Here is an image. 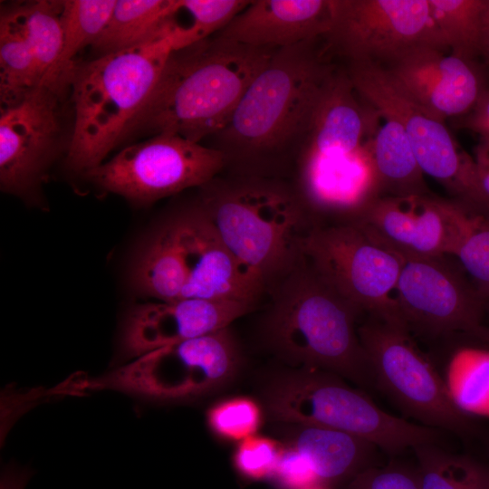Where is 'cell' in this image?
Listing matches in <instances>:
<instances>
[{"label":"cell","instance_id":"obj_1","mask_svg":"<svg viewBox=\"0 0 489 489\" xmlns=\"http://www.w3.org/2000/svg\"><path fill=\"white\" fill-rule=\"evenodd\" d=\"M336 69L321 37L277 49L226 125L210 137L208 147L222 153L225 170L290 179L315 108Z\"/></svg>","mask_w":489,"mask_h":489},{"label":"cell","instance_id":"obj_2","mask_svg":"<svg viewBox=\"0 0 489 489\" xmlns=\"http://www.w3.org/2000/svg\"><path fill=\"white\" fill-rule=\"evenodd\" d=\"M276 50L216 34L172 50L129 137L170 133L198 143L212 137Z\"/></svg>","mask_w":489,"mask_h":489},{"label":"cell","instance_id":"obj_3","mask_svg":"<svg viewBox=\"0 0 489 489\" xmlns=\"http://www.w3.org/2000/svg\"><path fill=\"white\" fill-rule=\"evenodd\" d=\"M197 201L264 294L305 258L320 225L286 178L221 173L199 187Z\"/></svg>","mask_w":489,"mask_h":489},{"label":"cell","instance_id":"obj_4","mask_svg":"<svg viewBox=\"0 0 489 489\" xmlns=\"http://www.w3.org/2000/svg\"><path fill=\"white\" fill-rule=\"evenodd\" d=\"M176 49L168 18L133 47L72 65L67 79L73 108L67 162L84 173L103 163L124 141Z\"/></svg>","mask_w":489,"mask_h":489},{"label":"cell","instance_id":"obj_5","mask_svg":"<svg viewBox=\"0 0 489 489\" xmlns=\"http://www.w3.org/2000/svg\"><path fill=\"white\" fill-rule=\"evenodd\" d=\"M267 294L271 301L263 332L275 352L305 369L377 389L356 327L363 312L331 287L306 257Z\"/></svg>","mask_w":489,"mask_h":489},{"label":"cell","instance_id":"obj_6","mask_svg":"<svg viewBox=\"0 0 489 489\" xmlns=\"http://www.w3.org/2000/svg\"><path fill=\"white\" fill-rule=\"evenodd\" d=\"M264 398L273 419L342 431L390 455L440 440V430L385 412L364 392L321 369L281 377Z\"/></svg>","mask_w":489,"mask_h":489},{"label":"cell","instance_id":"obj_7","mask_svg":"<svg viewBox=\"0 0 489 489\" xmlns=\"http://www.w3.org/2000/svg\"><path fill=\"white\" fill-rule=\"evenodd\" d=\"M345 70L359 96L381 118L402 127L424 175L438 181L452 198L489 217V197L480 187L474 158L455 141L446 121L418 105L384 67L350 62Z\"/></svg>","mask_w":489,"mask_h":489},{"label":"cell","instance_id":"obj_8","mask_svg":"<svg viewBox=\"0 0 489 489\" xmlns=\"http://www.w3.org/2000/svg\"><path fill=\"white\" fill-rule=\"evenodd\" d=\"M239 360L236 341L226 327L146 353L83 385L86 389H111L146 401L188 400L228 381Z\"/></svg>","mask_w":489,"mask_h":489},{"label":"cell","instance_id":"obj_9","mask_svg":"<svg viewBox=\"0 0 489 489\" xmlns=\"http://www.w3.org/2000/svg\"><path fill=\"white\" fill-rule=\"evenodd\" d=\"M368 316L358 332L377 389L423 426L469 434L471 417L454 404L444 378L414 343L408 329Z\"/></svg>","mask_w":489,"mask_h":489},{"label":"cell","instance_id":"obj_10","mask_svg":"<svg viewBox=\"0 0 489 489\" xmlns=\"http://www.w3.org/2000/svg\"><path fill=\"white\" fill-rule=\"evenodd\" d=\"M330 8L321 38L331 56L346 63L386 67L420 47L448 51L428 0H330Z\"/></svg>","mask_w":489,"mask_h":489},{"label":"cell","instance_id":"obj_11","mask_svg":"<svg viewBox=\"0 0 489 489\" xmlns=\"http://www.w3.org/2000/svg\"><path fill=\"white\" fill-rule=\"evenodd\" d=\"M304 254L313 269L362 312L408 329L394 300L401 256L350 223L315 226L306 239Z\"/></svg>","mask_w":489,"mask_h":489},{"label":"cell","instance_id":"obj_12","mask_svg":"<svg viewBox=\"0 0 489 489\" xmlns=\"http://www.w3.org/2000/svg\"><path fill=\"white\" fill-rule=\"evenodd\" d=\"M225 170L222 153L178 135L160 133L130 144L85 173L94 184L138 204L211 181Z\"/></svg>","mask_w":489,"mask_h":489},{"label":"cell","instance_id":"obj_13","mask_svg":"<svg viewBox=\"0 0 489 489\" xmlns=\"http://www.w3.org/2000/svg\"><path fill=\"white\" fill-rule=\"evenodd\" d=\"M449 256L403 258L394 300L408 329L430 335L465 332L489 343L486 303Z\"/></svg>","mask_w":489,"mask_h":489},{"label":"cell","instance_id":"obj_14","mask_svg":"<svg viewBox=\"0 0 489 489\" xmlns=\"http://www.w3.org/2000/svg\"><path fill=\"white\" fill-rule=\"evenodd\" d=\"M475 215L432 193L378 197L350 224L402 258L454 257Z\"/></svg>","mask_w":489,"mask_h":489},{"label":"cell","instance_id":"obj_15","mask_svg":"<svg viewBox=\"0 0 489 489\" xmlns=\"http://www.w3.org/2000/svg\"><path fill=\"white\" fill-rule=\"evenodd\" d=\"M64 91L43 85L0 106V186L24 194L34 187L64 141L60 100Z\"/></svg>","mask_w":489,"mask_h":489},{"label":"cell","instance_id":"obj_16","mask_svg":"<svg viewBox=\"0 0 489 489\" xmlns=\"http://www.w3.org/2000/svg\"><path fill=\"white\" fill-rule=\"evenodd\" d=\"M170 221L186 273L182 299L255 305L264 294L263 289L223 242L197 201Z\"/></svg>","mask_w":489,"mask_h":489},{"label":"cell","instance_id":"obj_17","mask_svg":"<svg viewBox=\"0 0 489 489\" xmlns=\"http://www.w3.org/2000/svg\"><path fill=\"white\" fill-rule=\"evenodd\" d=\"M254 306L190 298L136 305L121 324L119 360L128 362L155 350L229 327Z\"/></svg>","mask_w":489,"mask_h":489},{"label":"cell","instance_id":"obj_18","mask_svg":"<svg viewBox=\"0 0 489 489\" xmlns=\"http://www.w3.org/2000/svg\"><path fill=\"white\" fill-rule=\"evenodd\" d=\"M424 46L384 67L418 105L435 117H462L489 89L476 61Z\"/></svg>","mask_w":489,"mask_h":489},{"label":"cell","instance_id":"obj_19","mask_svg":"<svg viewBox=\"0 0 489 489\" xmlns=\"http://www.w3.org/2000/svg\"><path fill=\"white\" fill-rule=\"evenodd\" d=\"M330 0H254L216 34L243 44L281 49L322 37Z\"/></svg>","mask_w":489,"mask_h":489},{"label":"cell","instance_id":"obj_20","mask_svg":"<svg viewBox=\"0 0 489 489\" xmlns=\"http://www.w3.org/2000/svg\"><path fill=\"white\" fill-rule=\"evenodd\" d=\"M288 444L311 463L320 484H347L362 470L375 465L379 448L369 441L327 427L298 425Z\"/></svg>","mask_w":489,"mask_h":489},{"label":"cell","instance_id":"obj_21","mask_svg":"<svg viewBox=\"0 0 489 489\" xmlns=\"http://www.w3.org/2000/svg\"><path fill=\"white\" fill-rule=\"evenodd\" d=\"M43 86L28 36L23 2L0 9V105L14 103Z\"/></svg>","mask_w":489,"mask_h":489},{"label":"cell","instance_id":"obj_22","mask_svg":"<svg viewBox=\"0 0 489 489\" xmlns=\"http://www.w3.org/2000/svg\"><path fill=\"white\" fill-rule=\"evenodd\" d=\"M381 119L383 124L378 127L371 144L379 197L431 193L402 127L390 119Z\"/></svg>","mask_w":489,"mask_h":489},{"label":"cell","instance_id":"obj_23","mask_svg":"<svg viewBox=\"0 0 489 489\" xmlns=\"http://www.w3.org/2000/svg\"><path fill=\"white\" fill-rule=\"evenodd\" d=\"M133 281L140 292L159 302L182 299L186 273L170 219L143 247Z\"/></svg>","mask_w":489,"mask_h":489},{"label":"cell","instance_id":"obj_24","mask_svg":"<svg viewBox=\"0 0 489 489\" xmlns=\"http://www.w3.org/2000/svg\"><path fill=\"white\" fill-rule=\"evenodd\" d=\"M175 2L117 0L107 24L91 47L101 56L143 43L162 28Z\"/></svg>","mask_w":489,"mask_h":489},{"label":"cell","instance_id":"obj_25","mask_svg":"<svg viewBox=\"0 0 489 489\" xmlns=\"http://www.w3.org/2000/svg\"><path fill=\"white\" fill-rule=\"evenodd\" d=\"M117 0L61 1L62 52L54 73L59 88L67 86V76L76 54L91 45L107 24Z\"/></svg>","mask_w":489,"mask_h":489},{"label":"cell","instance_id":"obj_26","mask_svg":"<svg viewBox=\"0 0 489 489\" xmlns=\"http://www.w3.org/2000/svg\"><path fill=\"white\" fill-rule=\"evenodd\" d=\"M444 379L452 401L461 412L468 417H489V349L456 350Z\"/></svg>","mask_w":489,"mask_h":489},{"label":"cell","instance_id":"obj_27","mask_svg":"<svg viewBox=\"0 0 489 489\" xmlns=\"http://www.w3.org/2000/svg\"><path fill=\"white\" fill-rule=\"evenodd\" d=\"M420 489H489V465L455 455L437 444L413 448Z\"/></svg>","mask_w":489,"mask_h":489},{"label":"cell","instance_id":"obj_28","mask_svg":"<svg viewBox=\"0 0 489 489\" xmlns=\"http://www.w3.org/2000/svg\"><path fill=\"white\" fill-rule=\"evenodd\" d=\"M432 17L450 53L471 61L482 54L485 0H428Z\"/></svg>","mask_w":489,"mask_h":489},{"label":"cell","instance_id":"obj_29","mask_svg":"<svg viewBox=\"0 0 489 489\" xmlns=\"http://www.w3.org/2000/svg\"><path fill=\"white\" fill-rule=\"evenodd\" d=\"M23 7L42 84L58 88L54 73L62 44L61 1H23Z\"/></svg>","mask_w":489,"mask_h":489},{"label":"cell","instance_id":"obj_30","mask_svg":"<svg viewBox=\"0 0 489 489\" xmlns=\"http://www.w3.org/2000/svg\"><path fill=\"white\" fill-rule=\"evenodd\" d=\"M250 3L245 0H177V12L187 18L177 22L170 15L176 49L206 39L223 30ZM173 12V11H172Z\"/></svg>","mask_w":489,"mask_h":489},{"label":"cell","instance_id":"obj_31","mask_svg":"<svg viewBox=\"0 0 489 489\" xmlns=\"http://www.w3.org/2000/svg\"><path fill=\"white\" fill-rule=\"evenodd\" d=\"M210 430L230 441H242L254 436L261 426L258 404L246 397L227 398L213 405L206 412Z\"/></svg>","mask_w":489,"mask_h":489},{"label":"cell","instance_id":"obj_32","mask_svg":"<svg viewBox=\"0 0 489 489\" xmlns=\"http://www.w3.org/2000/svg\"><path fill=\"white\" fill-rule=\"evenodd\" d=\"M454 257L478 295L489 304V217L474 216Z\"/></svg>","mask_w":489,"mask_h":489},{"label":"cell","instance_id":"obj_33","mask_svg":"<svg viewBox=\"0 0 489 489\" xmlns=\"http://www.w3.org/2000/svg\"><path fill=\"white\" fill-rule=\"evenodd\" d=\"M282 446L261 436L242 440L233 456L236 472L249 481L270 479L275 468Z\"/></svg>","mask_w":489,"mask_h":489},{"label":"cell","instance_id":"obj_34","mask_svg":"<svg viewBox=\"0 0 489 489\" xmlns=\"http://www.w3.org/2000/svg\"><path fill=\"white\" fill-rule=\"evenodd\" d=\"M345 489H420V482L417 467L375 465L352 477Z\"/></svg>","mask_w":489,"mask_h":489},{"label":"cell","instance_id":"obj_35","mask_svg":"<svg viewBox=\"0 0 489 489\" xmlns=\"http://www.w3.org/2000/svg\"><path fill=\"white\" fill-rule=\"evenodd\" d=\"M269 480L277 489H306L320 484L309 460L289 444L282 446Z\"/></svg>","mask_w":489,"mask_h":489},{"label":"cell","instance_id":"obj_36","mask_svg":"<svg viewBox=\"0 0 489 489\" xmlns=\"http://www.w3.org/2000/svg\"><path fill=\"white\" fill-rule=\"evenodd\" d=\"M458 119V126L489 138V89L479 98L472 110Z\"/></svg>","mask_w":489,"mask_h":489},{"label":"cell","instance_id":"obj_37","mask_svg":"<svg viewBox=\"0 0 489 489\" xmlns=\"http://www.w3.org/2000/svg\"><path fill=\"white\" fill-rule=\"evenodd\" d=\"M473 158L480 187L489 197V138H479V141L474 149Z\"/></svg>","mask_w":489,"mask_h":489},{"label":"cell","instance_id":"obj_38","mask_svg":"<svg viewBox=\"0 0 489 489\" xmlns=\"http://www.w3.org/2000/svg\"><path fill=\"white\" fill-rule=\"evenodd\" d=\"M28 478L27 471L10 466L2 474L0 489H24Z\"/></svg>","mask_w":489,"mask_h":489},{"label":"cell","instance_id":"obj_39","mask_svg":"<svg viewBox=\"0 0 489 489\" xmlns=\"http://www.w3.org/2000/svg\"><path fill=\"white\" fill-rule=\"evenodd\" d=\"M482 57L489 63V0H485L483 14Z\"/></svg>","mask_w":489,"mask_h":489},{"label":"cell","instance_id":"obj_40","mask_svg":"<svg viewBox=\"0 0 489 489\" xmlns=\"http://www.w3.org/2000/svg\"><path fill=\"white\" fill-rule=\"evenodd\" d=\"M306 489H329V488H328V486H325L323 484H315V485L311 486V487L306 488Z\"/></svg>","mask_w":489,"mask_h":489}]
</instances>
